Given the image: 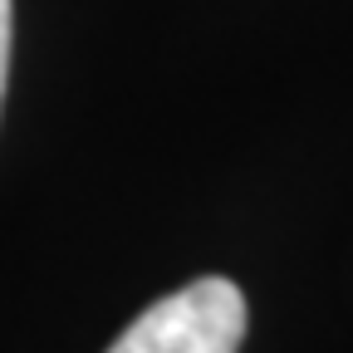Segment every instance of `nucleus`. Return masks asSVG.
Segmentation results:
<instances>
[{
    "mask_svg": "<svg viewBox=\"0 0 353 353\" xmlns=\"http://www.w3.org/2000/svg\"><path fill=\"white\" fill-rule=\"evenodd\" d=\"M245 339V294L221 280L201 275L176 294L148 304L108 353H241Z\"/></svg>",
    "mask_w": 353,
    "mask_h": 353,
    "instance_id": "nucleus-1",
    "label": "nucleus"
},
{
    "mask_svg": "<svg viewBox=\"0 0 353 353\" xmlns=\"http://www.w3.org/2000/svg\"><path fill=\"white\" fill-rule=\"evenodd\" d=\"M10 0H0V103H6V74H10Z\"/></svg>",
    "mask_w": 353,
    "mask_h": 353,
    "instance_id": "nucleus-2",
    "label": "nucleus"
}]
</instances>
